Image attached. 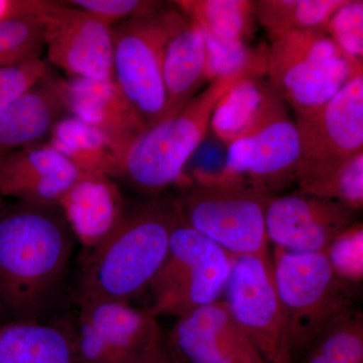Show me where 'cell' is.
<instances>
[{"instance_id": "16", "label": "cell", "mask_w": 363, "mask_h": 363, "mask_svg": "<svg viewBox=\"0 0 363 363\" xmlns=\"http://www.w3.org/2000/svg\"><path fill=\"white\" fill-rule=\"evenodd\" d=\"M83 173L49 143H35L0 161V198L59 204Z\"/></svg>"}, {"instance_id": "33", "label": "cell", "mask_w": 363, "mask_h": 363, "mask_svg": "<svg viewBox=\"0 0 363 363\" xmlns=\"http://www.w3.org/2000/svg\"><path fill=\"white\" fill-rule=\"evenodd\" d=\"M227 152L228 147L208 128L206 135L188 160L181 182L203 183L220 179L225 171Z\"/></svg>"}, {"instance_id": "28", "label": "cell", "mask_w": 363, "mask_h": 363, "mask_svg": "<svg viewBox=\"0 0 363 363\" xmlns=\"http://www.w3.org/2000/svg\"><path fill=\"white\" fill-rule=\"evenodd\" d=\"M202 32V30H201ZM203 33L206 43V80L243 71L267 73L269 45L252 48L250 43L229 42Z\"/></svg>"}, {"instance_id": "27", "label": "cell", "mask_w": 363, "mask_h": 363, "mask_svg": "<svg viewBox=\"0 0 363 363\" xmlns=\"http://www.w3.org/2000/svg\"><path fill=\"white\" fill-rule=\"evenodd\" d=\"M295 363H363V315L353 310L336 320Z\"/></svg>"}, {"instance_id": "15", "label": "cell", "mask_w": 363, "mask_h": 363, "mask_svg": "<svg viewBox=\"0 0 363 363\" xmlns=\"http://www.w3.org/2000/svg\"><path fill=\"white\" fill-rule=\"evenodd\" d=\"M166 341L183 363L262 358L236 323L224 301L202 306L177 318Z\"/></svg>"}, {"instance_id": "20", "label": "cell", "mask_w": 363, "mask_h": 363, "mask_svg": "<svg viewBox=\"0 0 363 363\" xmlns=\"http://www.w3.org/2000/svg\"><path fill=\"white\" fill-rule=\"evenodd\" d=\"M68 114L66 79L51 73L0 117V161L16 150L43 143L52 126Z\"/></svg>"}, {"instance_id": "7", "label": "cell", "mask_w": 363, "mask_h": 363, "mask_svg": "<svg viewBox=\"0 0 363 363\" xmlns=\"http://www.w3.org/2000/svg\"><path fill=\"white\" fill-rule=\"evenodd\" d=\"M234 257L179 216L166 259L147 289V311L156 318H179L216 302L225 290Z\"/></svg>"}, {"instance_id": "13", "label": "cell", "mask_w": 363, "mask_h": 363, "mask_svg": "<svg viewBox=\"0 0 363 363\" xmlns=\"http://www.w3.org/2000/svg\"><path fill=\"white\" fill-rule=\"evenodd\" d=\"M302 164L342 161L363 152V72L316 111L295 117Z\"/></svg>"}, {"instance_id": "10", "label": "cell", "mask_w": 363, "mask_h": 363, "mask_svg": "<svg viewBox=\"0 0 363 363\" xmlns=\"http://www.w3.org/2000/svg\"><path fill=\"white\" fill-rule=\"evenodd\" d=\"M74 332L81 363H136L164 340L156 317L130 303L79 304Z\"/></svg>"}, {"instance_id": "24", "label": "cell", "mask_w": 363, "mask_h": 363, "mask_svg": "<svg viewBox=\"0 0 363 363\" xmlns=\"http://www.w3.org/2000/svg\"><path fill=\"white\" fill-rule=\"evenodd\" d=\"M298 192L340 203L354 211L363 207V152L329 164H301Z\"/></svg>"}, {"instance_id": "6", "label": "cell", "mask_w": 363, "mask_h": 363, "mask_svg": "<svg viewBox=\"0 0 363 363\" xmlns=\"http://www.w3.org/2000/svg\"><path fill=\"white\" fill-rule=\"evenodd\" d=\"M271 40L267 76L296 116L331 99L363 63L341 52L325 32H294Z\"/></svg>"}, {"instance_id": "34", "label": "cell", "mask_w": 363, "mask_h": 363, "mask_svg": "<svg viewBox=\"0 0 363 363\" xmlns=\"http://www.w3.org/2000/svg\"><path fill=\"white\" fill-rule=\"evenodd\" d=\"M66 4L95 16L111 28L164 6V2L155 0H68Z\"/></svg>"}, {"instance_id": "32", "label": "cell", "mask_w": 363, "mask_h": 363, "mask_svg": "<svg viewBox=\"0 0 363 363\" xmlns=\"http://www.w3.org/2000/svg\"><path fill=\"white\" fill-rule=\"evenodd\" d=\"M51 73V66L43 59L0 68V117Z\"/></svg>"}, {"instance_id": "1", "label": "cell", "mask_w": 363, "mask_h": 363, "mask_svg": "<svg viewBox=\"0 0 363 363\" xmlns=\"http://www.w3.org/2000/svg\"><path fill=\"white\" fill-rule=\"evenodd\" d=\"M76 240L59 204L0 201V309L40 322L67 276Z\"/></svg>"}, {"instance_id": "18", "label": "cell", "mask_w": 363, "mask_h": 363, "mask_svg": "<svg viewBox=\"0 0 363 363\" xmlns=\"http://www.w3.org/2000/svg\"><path fill=\"white\" fill-rule=\"evenodd\" d=\"M76 241L88 252L121 225L128 208L116 180L84 172L59 203Z\"/></svg>"}, {"instance_id": "26", "label": "cell", "mask_w": 363, "mask_h": 363, "mask_svg": "<svg viewBox=\"0 0 363 363\" xmlns=\"http://www.w3.org/2000/svg\"><path fill=\"white\" fill-rule=\"evenodd\" d=\"M345 0H259L257 20L269 39L294 32H325Z\"/></svg>"}, {"instance_id": "25", "label": "cell", "mask_w": 363, "mask_h": 363, "mask_svg": "<svg viewBox=\"0 0 363 363\" xmlns=\"http://www.w3.org/2000/svg\"><path fill=\"white\" fill-rule=\"evenodd\" d=\"M174 6L202 32L229 42L250 43L257 23L252 0H178Z\"/></svg>"}, {"instance_id": "36", "label": "cell", "mask_w": 363, "mask_h": 363, "mask_svg": "<svg viewBox=\"0 0 363 363\" xmlns=\"http://www.w3.org/2000/svg\"><path fill=\"white\" fill-rule=\"evenodd\" d=\"M136 363H183L169 347L166 337Z\"/></svg>"}, {"instance_id": "2", "label": "cell", "mask_w": 363, "mask_h": 363, "mask_svg": "<svg viewBox=\"0 0 363 363\" xmlns=\"http://www.w3.org/2000/svg\"><path fill=\"white\" fill-rule=\"evenodd\" d=\"M178 221L174 199L156 197L128 209L111 235L87 252L79 277L78 304L130 303L147 290L166 259Z\"/></svg>"}, {"instance_id": "3", "label": "cell", "mask_w": 363, "mask_h": 363, "mask_svg": "<svg viewBox=\"0 0 363 363\" xmlns=\"http://www.w3.org/2000/svg\"><path fill=\"white\" fill-rule=\"evenodd\" d=\"M271 257L289 357L295 363L325 329L358 309L360 285L339 277L325 252L274 247Z\"/></svg>"}, {"instance_id": "12", "label": "cell", "mask_w": 363, "mask_h": 363, "mask_svg": "<svg viewBox=\"0 0 363 363\" xmlns=\"http://www.w3.org/2000/svg\"><path fill=\"white\" fill-rule=\"evenodd\" d=\"M360 212L340 203L295 191L267 203V240L292 252H325L332 241L358 220Z\"/></svg>"}, {"instance_id": "17", "label": "cell", "mask_w": 363, "mask_h": 363, "mask_svg": "<svg viewBox=\"0 0 363 363\" xmlns=\"http://www.w3.org/2000/svg\"><path fill=\"white\" fill-rule=\"evenodd\" d=\"M290 108L267 75L241 79L215 106L209 130L227 147L290 118Z\"/></svg>"}, {"instance_id": "31", "label": "cell", "mask_w": 363, "mask_h": 363, "mask_svg": "<svg viewBox=\"0 0 363 363\" xmlns=\"http://www.w3.org/2000/svg\"><path fill=\"white\" fill-rule=\"evenodd\" d=\"M334 272L355 285L363 279V224L355 222L346 229L325 252Z\"/></svg>"}, {"instance_id": "9", "label": "cell", "mask_w": 363, "mask_h": 363, "mask_svg": "<svg viewBox=\"0 0 363 363\" xmlns=\"http://www.w3.org/2000/svg\"><path fill=\"white\" fill-rule=\"evenodd\" d=\"M224 293L234 320L264 362L291 363L271 255L234 257Z\"/></svg>"}, {"instance_id": "5", "label": "cell", "mask_w": 363, "mask_h": 363, "mask_svg": "<svg viewBox=\"0 0 363 363\" xmlns=\"http://www.w3.org/2000/svg\"><path fill=\"white\" fill-rule=\"evenodd\" d=\"M174 199L184 223L234 257L271 255L266 228L267 203L272 196L238 179L182 181Z\"/></svg>"}, {"instance_id": "14", "label": "cell", "mask_w": 363, "mask_h": 363, "mask_svg": "<svg viewBox=\"0 0 363 363\" xmlns=\"http://www.w3.org/2000/svg\"><path fill=\"white\" fill-rule=\"evenodd\" d=\"M301 164L297 126L286 118L229 145L224 175L274 197L297 184Z\"/></svg>"}, {"instance_id": "8", "label": "cell", "mask_w": 363, "mask_h": 363, "mask_svg": "<svg viewBox=\"0 0 363 363\" xmlns=\"http://www.w3.org/2000/svg\"><path fill=\"white\" fill-rule=\"evenodd\" d=\"M178 9H161L112 28L113 81L147 130L167 117L162 56Z\"/></svg>"}, {"instance_id": "35", "label": "cell", "mask_w": 363, "mask_h": 363, "mask_svg": "<svg viewBox=\"0 0 363 363\" xmlns=\"http://www.w3.org/2000/svg\"><path fill=\"white\" fill-rule=\"evenodd\" d=\"M54 0H0V21L40 18L58 6Z\"/></svg>"}, {"instance_id": "29", "label": "cell", "mask_w": 363, "mask_h": 363, "mask_svg": "<svg viewBox=\"0 0 363 363\" xmlns=\"http://www.w3.org/2000/svg\"><path fill=\"white\" fill-rule=\"evenodd\" d=\"M43 16L0 21V68L42 59L45 52Z\"/></svg>"}, {"instance_id": "4", "label": "cell", "mask_w": 363, "mask_h": 363, "mask_svg": "<svg viewBox=\"0 0 363 363\" xmlns=\"http://www.w3.org/2000/svg\"><path fill=\"white\" fill-rule=\"evenodd\" d=\"M255 75L267 74L243 71L215 79L177 116L145 130L126 152L117 179L147 194L178 186L188 160L206 135L219 100L241 79Z\"/></svg>"}, {"instance_id": "37", "label": "cell", "mask_w": 363, "mask_h": 363, "mask_svg": "<svg viewBox=\"0 0 363 363\" xmlns=\"http://www.w3.org/2000/svg\"><path fill=\"white\" fill-rule=\"evenodd\" d=\"M218 363H267L264 362L262 358H259V359H252V360H230L226 359L223 360V362Z\"/></svg>"}, {"instance_id": "30", "label": "cell", "mask_w": 363, "mask_h": 363, "mask_svg": "<svg viewBox=\"0 0 363 363\" xmlns=\"http://www.w3.org/2000/svg\"><path fill=\"white\" fill-rule=\"evenodd\" d=\"M325 33L346 57L363 63V1L345 0L331 16Z\"/></svg>"}, {"instance_id": "23", "label": "cell", "mask_w": 363, "mask_h": 363, "mask_svg": "<svg viewBox=\"0 0 363 363\" xmlns=\"http://www.w3.org/2000/svg\"><path fill=\"white\" fill-rule=\"evenodd\" d=\"M52 147L81 171L104 174L116 180L121 159L106 136L72 114L52 126L49 135Z\"/></svg>"}, {"instance_id": "22", "label": "cell", "mask_w": 363, "mask_h": 363, "mask_svg": "<svg viewBox=\"0 0 363 363\" xmlns=\"http://www.w3.org/2000/svg\"><path fill=\"white\" fill-rule=\"evenodd\" d=\"M0 363H81L74 332L42 322L0 327Z\"/></svg>"}, {"instance_id": "21", "label": "cell", "mask_w": 363, "mask_h": 363, "mask_svg": "<svg viewBox=\"0 0 363 363\" xmlns=\"http://www.w3.org/2000/svg\"><path fill=\"white\" fill-rule=\"evenodd\" d=\"M162 77L168 104L166 119L177 116L208 84L204 35L179 9L164 45Z\"/></svg>"}, {"instance_id": "11", "label": "cell", "mask_w": 363, "mask_h": 363, "mask_svg": "<svg viewBox=\"0 0 363 363\" xmlns=\"http://www.w3.org/2000/svg\"><path fill=\"white\" fill-rule=\"evenodd\" d=\"M48 63L69 78L113 80L111 26L66 1L43 16Z\"/></svg>"}, {"instance_id": "19", "label": "cell", "mask_w": 363, "mask_h": 363, "mask_svg": "<svg viewBox=\"0 0 363 363\" xmlns=\"http://www.w3.org/2000/svg\"><path fill=\"white\" fill-rule=\"evenodd\" d=\"M66 82L70 114L106 136L121 164L130 145L147 128L124 99L113 80L68 78Z\"/></svg>"}]
</instances>
